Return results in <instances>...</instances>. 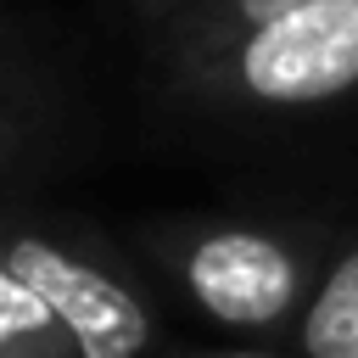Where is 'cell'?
Wrapping results in <instances>:
<instances>
[{"mask_svg": "<svg viewBox=\"0 0 358 358\" xmlns=\"http://www.w3.org/2000/svg\"><path fill=\"white\" fill-rule=\"evenodd\" d=\"M0 358H84L67 324L11 268H0Z\"/></svg>", "mask_w": 358, "mask_h": 358, "instance_id": "obj_7", "label": "cell"}, {"mask_svg": "<svg viewBox=\"0 0 358 358\" xmlns=\"http://www.w3.org/2000/svg\"><path fill=\"white\" fill-rule=\"evenodd\" d=\"M201 0H129V11H134V22H140V34L151 39V34H162L168 22H179L185 11H196Z\"/></svg>", "mask_w": 358, "mask_h": 358, "instance_id": "obj_8", "label": "cell"}, {"mask_svg": "<svg viewBox=\"0 0 358 358\" xmlns=\"http://www.w3.org/2000/svg\"><path fill=\"white\" fill-rule=\"evenodd\" d=\"M134 246L201 324L285 347L341 229L291 213H190L140 224Z\"/></svg>", "mask_w": 358, "mask_h": 358, "instance_id": "obj_1", "label": "cell"}, {"mask_svg": "<svg viewBox=\"0 0 358 358\" xmlns=\"http://www.w3.org/2000/svg\"><path fill=\"white\" fill-rule=\"evenodd\" d=\"M291 6H302V0H201L196 11H185L179 22H168L162 34L145 39L151 67L185 62V56H196V50H213V45L246 34V28H257V22H268V17L291 11Z\"/></svg>", "mask_w": 358, "mask_h": 358, "instance_id": "obj_6", "label": "cell"}, {"mask_svg": "<svg viewBox=\"0 0 358 358\" xmlns=\"http://www.w3.org/2000/svg\"><path fill=\"white\" fill-rule=\"evenodd\" d=\"M157 358H296V352H285V347H224V352H157Z\"/></svg>", "mask_w": 358, "mask_h": 358, "instance_id": "obj_9", "label": "cell"}, {"mask_svg": "<svg viewBox=\"0 0 358 358\" xmlns=\"http://www.w3.org/2000/svg\"><path fill=\"white\" fill-rule=\"evenodd\" d=\"M296 358H358V235H341L336 257L324 263L302 319L285 336Z\"/></svg>", "mask_w": 358, "mask_h": 358, "instance_id": "obj_5", "label": "cell"}, {"mask_svg": "<svg viewBox=\"0 0 358 358\" xmlns=\"http://www.w3.org/2000/svg\"><path fill=\"white\" fill-rule=\"evenodd\" d=\"M62 101L34 45L0 17V190L39 173L62 134Z\"/></svg>", "mask_w": 358, "mask_h": 358, "instance_id": "obj_4", "label": "cell"}, {"mask_svg": "<svg viewBox=\"0 0 358 358\" xmlns=\"http://www.w3.org/2000/svg\"><path fill=\"white\" fill-rule=\"evenodd\" d=\"M0 268H11L78 341L84 358H157L151 291L90 218L0 190Z\"/></svg>", "mask_w": 358, "mask_h": 358, "instance_id": "obj_3", "label": "cell"}, {"mask_svg": "<svg viewBox=\"0 0 358 358\" xmlns=\"http://www.w3.org/2000/svg\"><path fill=\"white\" fill-rule=\"evenodd\" d=\"M173 112L207 123L308 117L358 95V0H302L213 50L157 67Z\"/></svg>", "mask_w": 358, "mask_h": 358, "instance_id": "obj_2", "label": "cell"}]
</instances>
